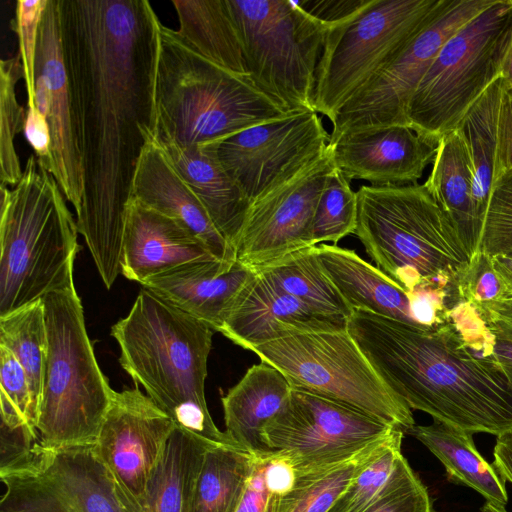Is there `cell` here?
<instances>
[{
  "label": "cell",
  "mask_w": 512,
  "mask_h": 512,
  "mask_svg": "<svg viewBox=\"0 0 512 512\" xmlns=\"http://www.w3.org/2000/svg\"><path fill=\"white\" fill-rule=\"evenodd\" d=\"M501 77L504 84L512 87V38L502 61Z\"/></svg>",
  "instance_id": "obj_51"
},
{
  "label": "cell",
  "mask_w": 512,
  "mask_h": 512,
  "mask_svg": "<svg viewBox=\"0 0 512 512\" xmlns=\"http://www.w3.org/2000/svg\"><path fill=\"white\" fill-rule=\"evenodd\" d=\"M493 267L508 289L512 299V258L504 255L490 256Z\"/></svg>",
  "instance_id": "obj_50"
},
{
  "label": "cell",
  "mask_w": 512,
  "mask_h": 512,
  "mask_svg": "<svg viewBox=\"0 0 512 512\" xmlns=\"http://www.w3.org/2000/svg\"><path fill=\"white\" fill-rule=\"evenodd\" d=\"M176 428L138 386L114 393L95 450L126 512H141L147 487Z\"/></svg>",
  "instance_id": "obj_17"
},
{
  "label": "cell",
  "mask_w": 512,
  "mask_h": 512,
  "mask_svg": "<svg viewBox=\"0 0 512 512\" xmlns=\"http://www.w3.org/2000/svg\"><path fill=\"white\" fill-rule=\"evenodd\" d=\"M326 275L352 310L414 325L409 294L356 252L337 245L316 246Z\"/></svg>",
  "instance_id": "obj_26"
},
{
  "label": "cell",
  "mask_w": 512,
  "mask_h": 512,
  "mask_svg": "<svg viewBox=\"0 0 512 512\" xmlns=\"http://www.w3.org/2000/svg\"><path fill=\"white\" fill-rule=\"evenodd\" d=\"M213 331L143 288L111 335L119 345L122 368L176 427L216 445L239 447L214 424L205 399Z\"/></svg>",
  "instance_id": "obj_3"
},
{
  "label": "cell",
  "mask_w": 512,
  "mask_h": 512,
  "mask_svg": "<svg viewBox=\"0 0 512 512\" xmlns=\"http://www.w3.org/2000/svg\"><path fill=\"white\" fill-rule=\"evenodd\" d=\"M246 71L286 113L314 111L325 23L292 0H226Z\"/></svg>",
  "instance_id": "obj_10"
},
{
  "label": "cell",
  "mask_w": 512,
  "mask_h": 512,
  "mask_svg": "<svg viewBox=\"0 0 512 512\" xmlns=\"http://www.w3.org/2000/svg\"><path fill=\"white\" fill-rule=\"evenodd\" d=\"M297 473L284 456L275 451L266 454L264 482L268 491L282 497L294 487Z\"/></svg>",
  "instance_id": "obj_47"
},
{
  "label": "cell",
  "mask_w": 512,
  "mask_h": 512,
  "mask_svg": "<svg viewBox=\"0 0 512 512\" xmlns=\"http://www.w3.org/2000/svg\"><path fill=\"white\" fill-rule=\"evenodd\" d=\"M0 512H126L94 445L39 440L1 458Z\"/></svg>",
  "instance_id": "obj_12"
},
{
  "label": "cell",
  "mask_w": 512,
  "mask_h": 512,
  "mask_svg": "<svg viewBox=\"0 0 512 512\" xmlns=\"http://www.w3.org/2000/svg\"><path fill=\"white\" fill-rule=\"evenodd\" d=\"M404 433L398 429L385 441L345 462L297 474L293 489L280 497L278 512H328L353 480Z\"/></svg>",
  "instance_id": "obj_34"
},
{
  "label": "cell",
  "mask_w": 512,
  "mask_h": 512,
  "mask_svg": "<svg viewBox=\"0 0 512 512\" xmlns=\"http://www.w3.org/2000/svg\"><path fill=\"white\" fill-rule=\"evenodd\" d=\"M358 198L350 180L336 167L329 174L319 197L312 224L314 246L324 242L336 245L357 226Z\"/></svg>",
  "instance_id": "obj_38"
},
{
  "label": "cell",
  "mask_w": 512,
  "mask_h": 512,
  "mask_svg": "<svg viewBox=\"0 0 512 512\" xmlns=\"http://www.w3.org/2000/svg\"><path fill=\"white\" fill-rule=\"evenodd\" d=\"M398 429L345 404L292 388L285 406L263 428L262 438L301 474L345 462Z\"/></svg>",
  "instance_id": "obj_13"
},
{
  "label": "cell",
  "mask_w": 512,
  "mask_h": 512,
  "mask_svg": "<svg viewBox=\"0 0 512 512\" xmlns=\"http://www.w3.org/2000/svg\"><path fill=\"white\" fill-rule=\"evenodd\" d=\"M404 434L371 462L347 487L328 512H362L380 493L402 455Z\"/></svg>",
  "instance_id": "obj_40"
},
{
  "label": "cell",
  "mask_w": 512,
  "mask_h": 512,
  "mask_svg": "<svg viewBox=\"0 0 512 512\" xmlns=\"http://www.w3.org/2000/svg\"><path fill=\"white\" fill-rule=\"evenodd\" d=\"M512 169V87L502 80L497 123L495 181Z\"/></svg>",
  "instance_id": "obj_44"
},
{
  "label": "cell",
  "mask_w": 512,
  "mask_h": 512,
  "mask_svg": "<svg viewBox=\"0 0 512 512\" xmlns=\"http://www.w3.org/2000/svg\"><path fill=\"white\" fill-rule=\"evenodd\" d=\"M442 0H361L327 25L313 109L332 123L341 108L426 25Z\"/></svg>",
  "instance_id": "obj_8"
},
{
  "label": "cell",
  "mask_w": 512,
  "mask_h": 512,
  "mask_svg": "<svg viewBox=\"0 0 512 512\" xmlns=\"http://www.w3.org/2000/svg\"><path fill=\"white\" fill-rule=\"evenodd\" d=\"M292 388L355 408L407 432L412 410L382 381L348 331L303 333L250 349Z\"/></svg>",
  "instance_id": "obj_11"
},
{
  "label": "cell",
  "mask_w": 512,
  "mask_h": 512,
  "mask_svg": "<svg viewBox=\"0 0 512 512\" xmlns=\"http://www.w3.org/2000/svg\"><path fill=\"white\" fill-rule=\"evenodd\" d=\"M157 141L235 250L249 203L220 164L213 145L180 146L172 141Z\"/></svg>",
  "instance_id": "obj_24"
},
{
  "label": "cell",
  "mask_w": 512,
  "mask_h": 512,
  "mask_svg": "<svg viewBox=\"0 0 512 512\" xmlns=\"http://www.w3.org/2000/svg\"><path fill=\"white\" fill-rule=\"evenodd\" d=\"M254 269L273 286L320 311L347 318L353 311L322 268L316 246Z\"/></svg>",
  "instance_id": "obj_33"
},
{
  "label": "cell",
  "mask_w": 512,
  "mask_h": 512,
  "mask_svg": "<svg viewBox=\"0 0 512 512\" xmlns=\"http://www.w3.org/2000/svg\"><path fill=\"white\" fill-rule=\"evenodd\" d=\"M493 465L505 482L512 484V432L497 437Z\"/></svg>",
  "instance_id": "obj_49"
},
{
  "label": "cell",
  "mask_w": 512,
  "mask_h": 512,
  "mask_svg": "<svg viewBox=\"0 0 512 512\" xmlns=\"http://www.w3.org/2000/svg\"><path fill=\"white\" fill-rule=\"evenodd\" d=\"M213 445L176 427L150 479L141 512H191L196 479Z\"/></svg>",
  "instance_id": "obj_30"
},
{
  "label": "cell",
  "mask_w": 512,
  "mask_h": 512,
  "mask_svg": "<svg viewBox=\"0 0 512 512\" xmlns=\"http://www.w3.org/2000/svg\"><path fill=\"white\" fill-rule=\"evenodd\" d=\"M494 0H442L426 25L333 121L330 142L341 135L369 128L409 125L407 109L420 81L442 45Z\"/></svg>",
  "instance_id": "obj_14"
},
{
  "label": "cell",
  "mask_w": 512,
  "mask_h": 512,
  "mask_svg": "<svg viewBox=\"0 0 512 512\" xmlns=\"http://www.w3.org/2000/svg\"><path fill=\"white\" fill-rule=\"evenodd\" d=\"M48 352L37 431L51 448L94 445L115 391L102 373L75 286L43 298Z\"/></svg>",
  "instance_id": "obj_7"
},
{
  "label": "cell",
  "mask_w": 512,
  "mask_h": 512,
  "mask_svg": "<svg viewBox=\"0 0 512 512\" xmlns=\"http://www.w3.org/2000/svg\"><path fill=\"white\" fill-rule=\"evenodd\" d=\"M334 165L349 180L373 186L416 185L438 144L408 125L347 132L329 142Z\"/></svg>",
  "instance_id": "obj_19"
},
{
  "label": "cell",
  "mask_w": 512,
  "mask_h": 512,
  "mask_svg": "<svg viewBox=\"0 0 512 512\" xmlns=\"http://www.w3.org/2000/svg\"><path fill=\"white\" fill-rule=\"evenodd\" d=\"M178 36L211 62L247 74L241 42L226 0H172Z\"/></svg>",
  "instance_id": "obj_29"
},
{
  "label": "cell",
  "mask_w": 512,
  "mask_h": 512,
  "mask_svg": "<svg viewBox=\"0 0 512 512\" xmlns=\"http://www.w3.org/2000/svg\"><path fill=\"white\" fill-rule=\"evenodd\" d=\"M49 0H19L11 28L18 38L24 80L27 92V108L35 105V59L40 24Z\"/></svg>",
  "instance_id": "obj_42"
},
{
  "label": "cell",
  "mask_w": 512,
  "mask_h": 512,
  "mask_svg": "<svg viewBox=\"0 0 512 512\" xmlns=\"http://www.w3.org/2000/svg\"><path fill=\"white\" fill-rule=\"evenodd\" d=\"M24 135L33 149L37 163L46 171L51 167V131L47 118L37 109L27 108Z\"/></svg>",
  "instance_id": "obj_46"
},
{
  "label": "cell",
  "mask_w": 512,
  "mask_h": 512,
  "mask_svg": "<svg viewBox=\"0 0 512 512\" xmlns=\"http://www.w3.org/2000/svg\"><path fill=\"white\" fill-rule=\"evenodd\" d=\"M257 457L236 446H211L196 479L191 512H236Z\"/></svg>",
  "instance_id": "obj_32"
},
{
  "label": "cell",
  "mask_w": 512,
  "mask_h": 512,
  "mask_svg": "<svg viewBox=\"0 0 512 512\" xmlns=\"http://www.w3.org/2000/svg\"><path fill=\"white\" fill-rule=\"evenodd\" d=\"M480 250L512 258V169L493 184L481 234Z\"/></svg>",
  "instance_id": "obj_41"
},
{
  "label": "cell",
  "mask_w": 512,
  "mask_h": 512,
  "mask_svg": "<svg viewBox=\"0 0 512 512\" xmlns=\"http://www.w3.org/2000/svg\"><path fill=\"white\" fill-rule=\"evenodd\" d=\"M155 108L156 139L180 146L215 143L251 126L291 115L261 92L248 74L204 58L161 22Z\"/></svg>",
  "instance_id": "obj_4"
},
{
  "label": "cell",
  "mask_w": 512,
  "mask_h": 512,
  "mask_svg": "<svg viewBox=\"0 0 512 512\" xmlns=\"http://www.w3.org/2000/svg\"><path fill=\"white\" fill-rule=\"evenodd\" d=\"M362 512H437L427 487L401 455L388 481Z\"/></svg>",
  "instance_id": "obj_39"
},
{
  "label": "cell",
  "mask_w": 512,
  "mask_h": 512,
  "mask_svg": "<svg viewBox=\"0 0 512 512\" xmlns=\"http://www.w3.org/2000/svg\"><path fill=\"white\" fill-rule=\"evenodd\" d=\"M0 346L23 367L35 403L40 409L48 336L42 299L0 317Z\"/></svg>",
  "instance_id": "obj_35"
},
{
  "label": "cell",
  "mask_w": 512,
  "mask_h": 512,
  "mask_svg": "<svg viewBox=\"0 0 512 512\" xmlns=\"http://www.w3.org/2000/svg\"><path fill=\"white\" fill-rule=\"evenodd\" d=\"M357 198L354 234L380 271L407 293L426 285L458 288L471 259L424 184L363 185Z\"/></svg>",
  "instance_id": "obj_6"
},
{
  "label": "cell",
  "mask_w": 512,
  "mask_h": 512,
  "mask_svg": "<svg viewBox=\"0 0 512 512\" xmlns=\"http://www.w3.org/2000/svg\"><path fill=\"white\" fill-rule=\"evenodd\" d=\"M257 274L237 259H212L183 264L141 285L219 332Z\"/></svg>",
  "instance_id": "obj_21"
},
{
  "label": "cell",
  "mask_w": 512,
  "mask_h": 512,
  "mask_svg": "<svg viewBox=\"0 0 512 512\" xmlns=\"http://www.w3.org/2000/svg\"><path fill=\"white\" fill-rule=\"evenodd\" d=\"M1 431L15 434L28 443L39 440V407L34 401L27 375L13 356L0 346Z\"/></svg>",
  "instance_id": "obj_36"
},
{
  "label": "cell",
  "mask_w": 512,
  "mask_h": 512,
  "mask_svg": "<svg viewBox=\"0 0 512 512\" xmlns=\"http://www.w3.org/2000/svg\"><path fill=\"white\" fill-rule=\"evenodd\" d=\"M334 168L328 144L320 157L251 202L235 247L236 259L259 268L313 247L314 213Z\"/></svg>",
  "instance_id": "obj_16"
},
{
  "label": "cell",
  "mask_w": 512,
  "mask_h": 512,
  "mask_svg": "<svg viewBox=\"0 0 512 512\" xmlns=\"http://www.w3.org/2000/svg\"><path fill=\"white\" fill-rule=\"evenodd\" d=\"M347 331L387 387L410 409L474 433L512 432V383L489 326L462 300L444 323L419 327L353 310Z\"/></svg>",
  "instance_id": "obj_2"
},
{
  "label": "cell",
  "mask_w": 512,
  "mask_h": 512,
  "mask_svg": "<svg viewBox=\"0 0 512 512\" xmlns=\"http://www.w3.org/2000/svg\"><path fill=\"white\" fill-rule=\"evenodd\" d=\"M0 317L74 285L79 245L74 220L55 178L30 155L21 179L1 186Z\"/></svg>",
  "instance_id": "obj_5"
},
{
  "label": "cell",
  "mask_w": 512,
  "mask_h": 512,
  "mask_svg": "<svg viewBox=\"0 0 512 512\" xmlns=\"http://www.w3.org/2000/svg\"><path fill=\"white\" fill-rule=\"evenodd\" d=\"M501 88L502 77H499L474 102L455 128L465 144L470 160L474 204L482 224L495 182Z\"/></svg>",
  "instance_id": "obj_31"
},
{
  "label": "cell",
  "mask_w": 512,
  "mask_h": 512,
  "mask_svg": "<svg viewBox=\"0 0 512 512\" xmlns=\"http://www.w3.org/2000/svg\"><path fill=\"white\" fill-rule=\"evenodd\" d=\"M407 433L443 464L449 481L472 488L493 505L506 506V482L478 452L472 433L436 419L430 425L415 424Z\"/></svg>",
  "instance_id": "obj_28"
},
{
  "label": "cell",
  "mask_w": 512,
  "mask_h": 512,
  "mask_svg": "<svg viewBox=\"0 0 512 512\" xmlns=\"http://www.w3.org/2000/svg\"><path fill=\"white\" fill-rule=\"evenodd\" d=\"M330 134L315 111L257 124L211 143L248 203L320 157Z\"/></svg>",
  "instance_id": "obj_15"
},
{
  "label": "cell",
  "mask_w": 512,
  "mask_h": 512,
  "mask_svg": "<svg viewBox=\"0 0 512 512\" xmlns=\"http://www.w3.org/2000/svg\"><path fill=\"white\" fill-rule=\"evenodd\" d=\"M266 454L258 455L254 471L236 512H278L280 497L268 491L264 482Z\"/></svg>",
  "instance_id": "obj_45"
},
{
  "label": "cell",
  "mask_w": 512,
  "mask_h": 512,
  "mask_svg": "<svg viewBox=\"0 0 512 512\" xmlns=\"http://www.w3.org/2000/svg\"><path fill=\"white\" fill-rule=\"evenodd\" d=\"M131 198L186 225L215 258L236 259L235 250L215 227L156 138L142 150L132 180Z\"/></svg>",
  "instance_id": "obj_23"
},
{
  "label": "cell",
  "mask_w": 512,
  "mask_h": 512,
  "mask_svg": "<svg viewBox=\"0 0 512 512\" xmlns=\"http://www.w3.org/2000/svg\"><path fill=\"white\" fill-rule=\"evenodd\" d=\"M480 511L481 512H507L505 507H499V506L493 505L487 501L480 508Z\"/></svg>",
  "instance_id": "obj_52"
},
{
  "label": "cell",
  "mask_w": 512,
  "mask_h": 512,
  "mask_svg": "<svg viewBox=\"0 0 512 512\" xmlns=\"http://www.w3.org/2000/svg\"><path fill=\"white\" fill-rule=\"evenodd\" d=\"M512 38V0H494L442 45L407 109L409 125L438 144L497 78Z\"/></svg>",
  "instance_id": "obj_9"
},
{
  "label": "cell",
  "mask_w": 512,
  "mask_h": 512,
  "mask_svg": "<svg viewBox=\"0 0 512 512\" xmlns=\"http://www.w3.org/2000/svg\"><path fill=\"white\" fill-rule=\"evenodd\" d=\"M485 320L493 336V354L512 383V329L498 322L486 318Z\"/></svg>",
  "instance_id": "obj_48"
},
{
  "label": "cell",
  "mask_w": 512,
  "mask_h": 512,
  "mask_svg": "<svg viewBox=\"0 0 512 512\" xmlns=\"http://www.w3.org/2000/svg\"><path fill=\"white\" fill-rule=\"evenodd\" d=\"M63 58L82 157L76 212L104 285L121 273L136 165L157 135L160 19L148 0H58Z\"/></svg>",
  "instance_id": "obj_1"
},
{
  "label": "cell",
  "mask_w": 512,
  "mask_h": 512,
  "mask_svg": "<svg viewBox=\"0 0 512 512\" xmlns=\"http://www.w3.org/2000/svg\"><path fill=\"white\" fill-rule=\"evenodd\" d=\"M424 186L452 222L472 259L480 251L483 224L475 209L470 160L457 130L440 139Z\"/></svg>",
  "instance_id": "obj_27"
},
{
  "label": "cell",
  "mask_w": 512,
  "mask_h": 512,
  "mask_svg": "<svg viewBox=\"0 0 512 512\" xmlns=\"http://www.w3.org/2000/svg\"><path fill=\"white\" fill-rule=\"evenodd\" d=\"M347 321L298 300L257 274L219 332L250 350L297 334L346 331Z\"/></svg>",
  "instance_id": "obj_20"
},
{
  "label": "cell",
  "mask_w": 512,
  "mask_h": 512,
  "mask_svg": "<svg viewBox=\"0 0 512 512\" xmlns=\"http://www.w3.org/2000/svg\"><path fill=\"white\" fill-rule=\"evenodd\" d=\"M291 390L275 367L262 361L253 365L222 398L225 432L251 454L270 452L262 438L263 428L285 406Z\"/></svg>",
  "instance_id": "obj_25"
},
{
  "label": "cell",
  "mask_w": 512,
  "mask_h": 512,
  "mask_svg": "<svg viewBox=\"0 0 512 512\" xmlns=\"http://www.w3.org/2000/svg\"><path fill=\"white\" fill-rule=\"evenodd\" d=\"M458 291L462 300L476 306L510 299L491 257L481 250L471 259L469 269L459 281Z\"/></svg>",
  "instance_id": "obj_43"
},
{
  "label": "cell",
  "mask_w": 512,
  "mask_h": 512,
  "mask_svg": "<svg viewBox=\"0 0 512 512\" xmlns=\"http://www.w3.org/2000/svg\"><path fill=\"white\" fill-rule=\"evenodd\" d=\"M212 259L217 258L186 225L130 198L121 258L125 278L142 284L183 264Z\"/></svg>",
  "instance_id": "obj_22"
},
{
  "label": "cell",
  "mask_w": 512,
  "mask_h": 512,
  "mask_svg": "<svg viewBox=\"0 0 512 512\" xmlns=\"http://www.w3.org/2000/svg\"><path fill=\"white\" fill-rule=\"evenodd\" d=\"M35 105L47 118L51 167L64 197L77 212L84 191L82 157L63 58L58 0H49L40 24L35 59Z\"/></svg>",
  "instance_id": "obj_18"
},
{
  "label": "cell",
  "mask_w": 512,
  "mask_h": 512,
  "mask_svg": "<svg viewBox=\"0 0 512 512\" xmlns=\"http://www.w3.org/2000/svg\"><path fill=\"white\" fill-rule=\"evenodd\" d=\"M24 79L20 54L0 61V180L14 186L23 169L15 147L16 136L24 131L26 114L17 100L16 85Z\"/></svg>",
  "instance_id": "obj_37"
}]
</instances>
